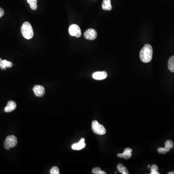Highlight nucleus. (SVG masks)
<instances>
[{"label":"nucleus","mask_w":174,"mask_h":174,"mask_svg":"<svg viewBox=\"0 0 174 174\" xmlns=\"http://www.w3.org/2000/svg\"><path fill=\"white\" fill-rule=\"evenodd\" d=\"M117 169L118 172L123 174H128L129 172L126 167L123 166L122 164H119L117 165Z\"/></svg>","instance_id":"nucleus-14"},{"label":"nucleus","mask_w":174,"mask_h":174,"mask_svg":"<svg viewBox=\"0 0 174 174\" xmlns=\"http://www.w3.org/2000/svg\"><path fill=\"white\" fill-rule=\"evenodd\" d=\"M151 174H159L158 168L156 165H152L151 167Z\"/></svg>","instance_id":"nucleus-18"},{"label":"nucleus","mask_w":174,"mask_h":174,"mask_svg":"<svg viewBox=\"0 0 174 174\" xmlns=\"http://www.w3.org/2000/svg\"><path fill=\"white\" fill-rule=\"evenodd\" d=\"M0 68L2 70H6V69L5 65L3 64V62H2V58H0Z\"/></svg>","instance_id":"nucleus-22"},{"label":"nucleus","mask_w":174,"mask_h":174,"mask_svg":"<svg viewBox=\"0 0 174 174\" xmlns=\"http://www.w3.org/2000/svg\"><path fill=\"white\" fill-rule=\"evenodd\" d=\"M86 147V144L85 143V139H82L78 143L73 144L72 146V150L79 151L82 150Z\"/></svg>","instance_id":"nucleus-10"},{"label":"nucleus","mask_w":174,"mask_h":174,"mask_svg":"<svg viewBox=\"0 0 174 174\" xmlns=\"http://www.w3.org/2000/svg\"><path fill=\"white\" fill-rule=\"evenodd\" d=\"M69 32L70 35L72 36H76L78 38L81 35V28L77 24H72L69 28Z\"/></svg>","instance_id":"nucleus-5"},{"label":"nucleus","mask_w":174,"mask_h":174,"mask_svg":"<svg viewBox=\"0 0 174 174\" xmlns=\"http://www.w3.org/2000/svg\"><path fill=\"white\" fill-rule=\"evenodd\" d=\"M170 150L166 147H159L158 148V152L160 154H165L166 152L169 151Z\"/></svg>","instance_id":"nucleus-20"},{"label":"nucleus","mask_w":174,"mask_h":174,"mask_svg":"<svg viewBox=\"0 0 174 174\" xmlns=\"http://www.w3.org/2000/svg\"><path fill=\"white\" fill-rule=\"evenodd\" d=\"M102 8L104 10L110 11L112 9L111 0H104L102 3Z\"/></svg>","instance_id":"nucleus-12"},{"label":"nucleus","mask_w":174,"mask_h":174,"mask_svg":"<svg viewBox=\"0 0 174 174\" xmlns=\"http://www.w3.org/2000/svg\"><path fill=\"white\" fill-rule=\"evenodd\" d=\"M151 168V165H148V168Z\"/></svg>","instance_id":"nucleus-25"},{"label":"nucleus","mask_w":174,"mask_h":174,"mask_svg":"<svg viewBox=\"0 0 174 174\" xmlns=\"http://www.w3.org/2000/svg\"><path fill=\"white\" fill-rule=\"evenodd\" d=\"M2 62H3V64L5 65V67L6 68H11V67H12L13 65V64L11 61H8V60H2Z\"/></svg>","instance_id":"nucleus-19"},{"label":"nucleus","mask_w":174,"mask_h":174,"mask_svg":"<svg viewBox=\"0 0 174 174\" xmlns=\"http://www.w3.org/2000/svg\"><path fill=\"white\" fill-rule=\"evenodd\" d=\"M17 107V104L15 102L13 101H10L8 102L5 108V111L7 113H9L16 110Z\"/></svg>","instance_id":"nucleus-11"},{"label":"nucleus","mask_w":174,"mask_h":174,"mask_svg":"<svg viewBox=\"0 0 174 174\" xmlns=\"http://www.w3.org/2000/svg\"><path fill=\"white\" fill-rule=\"evenodd\" d=\"M4 14H5L4 10H3V9L0 7V19L4 15Z\"/></svg>","instance_id":"nucleus-23"},{"label":"nucleus","mask_w":174,"mask_h":174,"mask_svg":"<svg viewBox=\"0 0 174 174\" xmlns=\"http://www.w3.org/2000/svg\"><path fill=\"white\" fill-rule=\"evenodd\" d=\"M84 37L89 40H93L96 39L97 36V31L93 29L87 30L84 33Z\"/></svg>","instance_id":"nucleus-6"},{"label":"nucleus","mask_w":174,"mask_h":174,"mask_svg":"<svg viewBox=\"0 0 174 174\" xmlns=\"http://www.w3.org/2000/svg\"><path fill=\"white\" fill-rule=\"evenodd\" d=\"M32 10H35L37 8V0H27Z\"/></svg>","instance_id":"nucleus-15"},{"label":"nucleus","mask_w":174,"mask_h":174,"mask_svg":"<svg viewBox=\"0 0 174 174\" xmlns=\"http://www.w3.org/2000/svg\"><path fill=\"white\" fill-rule=\"evenodd\" d=\"M92 172L93 174H106V173L105 171H102L101 169L100 168H94L93 170H92Z\"/></svg>","instance_id":"nucleus-17"},{"label":"nucleus","mask_w":174,"mask_h":174,"mask_svg":"<svg viewBox=\"0 0 174 174\" xmlns=\"http://www.w3.org/2000/svg\"><path fill=\"white\" fill-rule=\"evenodd\" d=\"M153 55V49L151 45L146 44L141 50L140 58L144 63H148L151 60Z\"/></svg>","instance_id":"nucleus-1"},{"label":"nucleus","mask_w":174,"mask_h":174,"mask_svg":"<svg viewBox=\"0 0 174 174\" xmlns=\"http://www.w3.org/2000/svg\"><path fill=\"white\" fill-rule=\"evenodd\" d=\"M21 34L25 38L30 39L34 36V31L31 24L28 22H25L21 28Z\"/></svg>","instance_id":"nucleus-2"},{"label":"nucleus","mask_w":174,"mask_h":174,"mask_svg":"<svg viewBox=\"0 0 174 174\" xmlns=\"http://www.w3.org/2000/svg\"><path fill=\"white\" fill-rule=\"evenodd\" d=\"M107 74L106 72H94L93 75V77L96 80H103L107 77Z\"/></svg>","instance_id":"nucleus-8"},{"label":"nucleus","mask_w":174,"mask_h":174,"mask_svg":"<svg viewBox=\"0 0 174 174\" xmlns=\"http://www.w3.org/2000/svg\"><path fill=\"white\" fill-rule=\"evenodd\" d=\"M174 143L172 141L169 140L166 141L165 142V147L169 150L174 147Z\"/></svg>","instance_id":"nucleus-16"},{"label":"nucleus","mask_w":174,"mask_h":174,"mask_svg":"<svg viewBox=\"0 0 174 174\" xmlns=\"http://www.w3.org/2000/svg\"><path fill=\"white\" fill-rule=\"evenodd\" d=\"M18 143L17 137L14 135H9L6 138L4 142V147L6 150L16 146Z\"/></svg>","instance_id":"nucleus-3"},{"label":"nucleus","mask_w":174,"mask_h":174,"mask_svg":"<svg viewBox=\"0 0 174 174\" xmlns=\"http://www.w3.org/2000/svg\"><path fill=\"white\" fill-rule=\"evenodd\" d=\"M34 93L37 97H42L45 93V88L40 85H35L33 88Z\"/></svg>","instance_id":"nucleus-7"},{"label":"nucleus","mask_w":174,"mask_h":174,"mask_svg":"<svg viewBox=\"0 0 174 174\" xmlns=\"http://www.w3.org/2000/svg\"><path fill=\"white\" fill-rule=\"evenodd\" d=\"M50 173L51 174H59V169L56 166H54L50 170Z\"/></svg>","instance_id":"nucleus-21"},{"label":"nucleus","mask_w":174,"mask_h":174,"mask_svg":"<svg viewBox=\"0 0 174 174\" xmlns=\"http://www.w3.org/2000/svg\"><path fill=\"white\" fill-rule=\"evenodd\" d=\"M133 150L130 148H126L124 150V152L118 154V157L119 158H123L125 159H128L132 156V152Z\"/></svg>","instance_id":"nucleus-9"},{"label":"nucleus","mask_w":174,"mask_h":174,"mask_svg":"<svg viewBox=\"0 0 174 174\" xmlns=\"http://www.w3.org/2000/svg\"><path fill=\"white\" fill-rule=\"evenodd\" d=\"M168 67L169 70L171 72H174V56H172L169 58L168 64Z\"/></svg>","instance_id":"nucleus-13"},{"label":"nucleus","mask_w":174,"mask_h":174,"mask_svg":"<svg viewBox=\"0 0 174 174\" xmlns=\"http://www.w3.org/2000/svg\"><path fill=\"white\" fill-rule=\"evenodd\" d=\"M92 130L95 134L99 135H103L106 133V130L103 125L99 124L97 121L92 122Z\"/></svg>","instance_id":"nucleus-4"},{"label":"nucleus","mask_w":174,"mask_h":174,"mask_svg":"<svg viewBox=\"0 0 174 174\" xmlns=\"http://www.w3.org/2000/svg\"><path fill=\"white\" fill-rule=\"evenodd\" d=\"M168 174H174V172H170L168 173Z\"/></svg>","instance_id":"nucleus-24"}]
</instances>
